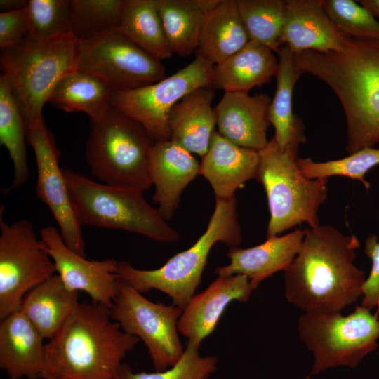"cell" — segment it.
<instances>
[{"label": "cell", "mask_w": 379, "mask_h": 379, "mask_svg": "<svg viewBox=\"0 0 379 379\" xmlns=\"http://www.w3.org/2000/svg\"><path fill=\"white\" fill-rule=\"evenodd\" d=\"M360 241L330 225L305 230L284 270V294L304 312H341L361 296L365 272L354 263Z\"/></svg>", "instance_id": "cell-1"}, {"label": "cell", "mask_w": 379, "mask_h": 379, "mask_svg": "<svg viewBox=\"0 0 379 379\" xmlns=\"http://www.w3.org/2000/svg\"><path fill=\"white\" fill-rule=\"evenodd\" d=\"M297 68L338 96L347 124L348 154L379 142V41L346 37L339 51L294 55Z\"/></svg>", "instance_id": "cell-2"}, {"label": "cell", "mask_w": 379, "mask_h": 379, "mask_svg": "<svg viewBox=\"0 0 379 379\" xmlns=\"http://www.w3.org/2000/svg\"><path fill=\"white\" fill-rule=\"evenodd\" d=\"M139 341L112 319L110 308L79 302L45 345L41 379H116L122 359Z\"/></svg>", "instance_id": "cell-3"}, {"label": "cell", "mask_w": 379, "mask_h": 379, "mask_svg": "<svg viewBox=\"0 0 379 379\" xmlns=\"http://www.w3.org/2000/svg\"><path fill=\"white\" fill-rule=\"evenodd\" d=\"M222 242L232 248L242 242L237 199L215 198V205L206 231L185 251L171 257L154 270H140L125 261L118 262L119 278L140 293L152 289L168 295L173 305L184 310L201 281L203 271L213 246Z\"/></svg>", "instance_id": "cell-4"}, {"label": "cell", "mask_w": 379, "mask_h": 379, "mask_svg": "<svg viewBox=\"0 0 379 379\" xmlns=\"http://www.w3.org/2000/svg\"><path fill=\"white\" fill-rule=\"evenodd\" d=\"M86 159L101 183L145 192L152 186L149 161L155 142L138 121L112 105L91 120Z\"/></svg>", "instance_id": "cell-5"}, {"label": "cell", "mask_w": 379, "mask_h": 379, "mask_svg": "<svg viewBox=\"0 0 379 379\" xmlns=\"http://www.w3.org/2000/svg\"><path fill=\"white\" fill-rule=\"evenodd\" d=\"M62 172L81 226L128 231L158 242L179 240L144 192L98 183L70 169Z\"/></svg>", "instance_id": "cell-6"}, {"label": "cell", "mask_w": 379, "mask_h": 379, "mask_svg": "<svg viewBox=\"0 0 379 379\" xmlns=\"http://www.w3.org/2000/svg\"><path fill=\"white\" fill-rule=\"evenodd\" d=\"M258 154L255 178L265 189L270 211L267 238L302 223L319 225L317 213L327 199L328 178L305 177L298 166L297 154L279 148L273 137Z\"/></svg>", "instance_id": "cell-7"}, {"label": "cell", "mask_w": 379, "mask_h": 379, "mask_svg": "<svg viewBox=\"0 0 379 379\" xmlns=\"http://www.w3.org/2000/svg\"><path fill=\"white\" fill-rule=\"evenodd\" d=\"M79 41L68 32L39 43L28 37L2 49L0 66L22 112L26 128L42 117V109L59 80L76 69Z\"/></svg>", "instance_id": "cell-8"}, {"label": "cell", "mask_w": 379, "mask_h": 379, "mask_svg": "<svg viewBox=\"0 0 379 379\" xmlns=\"http://www.w3.org/2000/svg\"><path fill=\"white\" fill-rule=\"evenodd\" d=\"M379 310L357 305L347 316L340 312H304L297 322L299 338L312 352L310 375L337 366L357 367L378 348Z\"/></svg>", "instance_id": "cell-9"}, {"label": "cell", "mask_w": 379, "mask_h": 379, "mask_svg": "<svg viewBox=\"0 0 379 379\" xmlns=\"http://www.w3.org/2000/svg\"><path fill=\"white\" fill-rule=\"evenodd\" d=\"M213 69L212 63L196 53L192 62L159 81L138 88L112 91L111 105L140 123L155 142L168 140L171 109L194 91L211 87Z\"/></svg>", "instance_id": "cell-10"}, {"label": "cell", "mask_w": 379, "mask_h": 379, "mask_svg": "<svg viewBox=\"0 0 379 379\" xmlns=\"http://www.w3.org/2000/svg\"><path fill=\"white\" fill-rule=\"evenodd\" d=\"M110 311L125 333L143 341L155 371L166 370L180 360L185 351L178 333L182 309L153 302L119 278Z\"/></svg>", "instance_id": "cell-11"}, {"label": "cell", "mask_w": 379, "mask_h": 379, "mask_svg": "<svg viewBox=\"0 0 379 379\" xmlns=\"http://www.w3.org/2000/svg\"><path fill=\"white\" fill-rule=\"evenodd\" d=\"M0 320L20 310L25 295L56 272L32 222L0 218Z\"/></svg>", "instance_id": "cell-12"}, {"label": "cell", "mask_w": 379, "mask_h": 379, "mask_svg": "<svg viewBox=\"0 0 379 379\" xmlns=\"http://www.w3.org/2000/svg\"><path fill=\"white\" fill-rule=\"evenodd\" d=\"M79 42L77 69L100 77L113 91L141 88L166 77L161 60L117 30Z\"/></svg>", "instance_id": "cell-13"}, {"label": "cell", "mask_w": 379, "mask_h": 379, "mask_svg": "<svg viewBox=\"0 0 379 379\" xmlns=\"http://www.w3.org/2000/svg\"><path fill=\"white\" fill-rule=\"evenodd\" d=\"M27 140L36 159V197L49 208L67 246L86 258L81 225L62 169L59 166L60 151L43 117L34 120L27 128Z\"/></svg>", "instance_id": "cell-14"}, {"label": "cell", "mask_w": 379, "mask_h": 379, "mask_svg": "<svg viewBox=\"0 0 379 379\" xmlns=\"http://www.w3.org/2000/svg\"><path fill=\"white\" fill-rule=\"evenodd\" d=\"M40 237L65 286L70 291H84L91 301L111 309L118 293V262L86 260L67 246L53 226L41 228Z\"/></svg>", "instance_id": "cell-15"}, {"label": "cell", "mask_w": 379, "mask_h": 379, "mask_svg": "<svg viewBox=\"0 0 379 379\" xmlns=\"http://www.w3.org/2000/svg\"><path fill=\"white\" fill-rule=\"evenodd\" d=\"M253 291L245 275L218 276L191 298L178 321V332L200 345L214 331L226 307L233 301L247 302Z\"/></svg>", "instance_id": "cell-16"}, {"label": "cell", "mask_w": 379, "mask_h": 379, "mask_svg": "<svg viewBox=\"0 0 379 379\" xmlns=\"http://www.w3.org/2000/svg\"><path fill=\"white\" fill-rule=\"evenodd\" d=\"M271 98L265 93L225 92L215 107L218 133L240 147L259 152L268 143Z\"/></svg>", "instance_id": "cell-17"}, {"label": "cell", "mask_w": 379, "mask_h": 379, "mask_svg": "<svg viewBox=\"0 0 379 379\" xmlns=\"http://www.w3.org/2000/svg\"><path fill=\"white\" fill-rule=\"evenodd\" d=\"M324 0H287L280 44L295 55L339 51L346 39L326 13Z\"/></svg>", "instance_id": "cell-18"}, {"label": "cell", "mask_w": 379, "mask_h": 379, "mask_svg": "<svg viewBox=\"0 0 379 379\" xmlns=\"http://www.w3.org/2000/svg\"><path fill=\"white\" fill-rule=\"evenodd\" d=\"M199 163L192 153L170 140L155 142L151 152L149 173L157 210L167 222L178 209L188 185L199 175Z\"/></svg>", "instance_id": "cell-19"}, {"label": "cell", "mask_w": 379, "mask_h": 379, "mask_svg": "<svg viewBox=\"0 0 379 379\" xmlns=\"http://www.w3.org/2000/svg\"><path fill=\"white\" fill-rule=\"evenodd\" d=\"M305 230L297 229L282 236L267 238L261 244L248 248H231L230 263L215 269L218 276L243 274L256 290L265 279L279 271H284L298 254Z\"/></svg>", "instance_id": "cell-20"}, {"label": "cell", "mask_w": 379, "mask_h": 379, "mask_svg": "<svg viewBox=\"0 0 379 379\" xmlns=\"http://www.w3.org/2000/svg\"><path fill=\"white\" fill-rule=\"evenodd\" d=\"M258 164V152L235 145L215 131L201 157L199 175L208 180L215 198L230 199L247 181L255 178Z\"/></svg>", "instance_id": "cell-21"}, {"label": "cell", "mask_w": 379, "mask_h": 379, "mask_svg": "<svg viewBox=\"0 0 379 379\" xmlns=\"http://www.w3.org/2000/svg\"><path fill=\"white\" fill-rule=\"evenodd\" d=\"M44 337L20 310L0 324V367L9 379H41L45 360Z\"/></svg>", "instance_id": "cell-22"}, {"label": "cell", "mask_w": 379, "mask_h": 379, "mask_svg": "<svg viewBox=\"0 0 379 379\" xmlns=\"http://www.w3.org/2000/svg\"><path fill=\"white\" fill-rule=\"evenodd\" d=\"M211 87L198 88L184 97L171 109L168 118L169 140L192 154L203 157L217 125L212 107Z\"/></svg>", "instance_id": "cell-23"}, {"label": "cell", "mask_w": 379, "mask_h": 379, "mask_svg": "<svg viewBox=\"0 0 379 379\" xmlns=\"http://www.w3.org/2000/svg\"><path fill=\"white\" fill-rule=\"evenodd\" d=\"M277 88L268 111V118L274 126V138L282 149H290L298 154L299 145L305 142L302 121L293 111V91L299 77L303 74L294 61V54L289 47H280Z\"/></svg>", "instance_id": "cell-24"}, {"label": "cell", "mask_w": 379, "mask_h": 379, "mask_svg": "<svg viewBox=\"0 0 379 379\" xmlns=\"http://www.w3.org/2000/svg\"><path fill=\"white\" fill-rule=\"evenodd\" d=\"M278 61L268 47L249 41L241 49L215 65L211 87L225 92H246L276 77Z\"/></svg>", "instance_id": "cell-25"}, {"label": "cell", "mask_w": 379, "mask_h": 379, "mask_svg": "<svg viewBox=\"0 0 379 379\" xmlns=\"http://www.w3.org/2000/svg\"><path fill=\"white\" fill-rule=\"evenodd\" d=\"M78 299L79 292L69 290L54 274L25 295L20 310L44 339L50 340L74 312Z\"/></svg>", "instance_id": "cell-26"}, {"label": "cell", "mask_w": 379, "mask_h": 379, "mask_svg": "<svg viewBox=\"0 0 379 379\" xmlns=\"http://www.w3.org/2000/svg\"><path fill=\"white\" fill-rule=\"evenodd\" d=\"M249 41L237 0H221L214 9L204 15L195 53L215 66L241 49Z\"/></svg>", "instance_id": "cell-27"}, {"label": "cell", "mask_w": 379, "mask_h": 379, "mask_svg": "<svg viewBox=\"0 0 379 379\" xmlns=\"http://www.w3.org/2000/svg\"><path fill=\"white\" fill-rule=\"evenodd\" d=\"M112 91L100 77L76 69L59 80L48 102L65 112H83L97 120L110 107Z\"/></svg>", "instance_id": "cell-28"}, {"label": "cell", "mask_w": 379, "mask_h": 379, "mask_svg": "<svg viewBox=\"0 0 379 379\" xmlns=\"http://www.w3.org/2000/svg\"><path fill=\"white\" fill-rule=\"evenodd\" d=\"M159 60L173 55L158 11L157 0H124L116 29Z\"/></svg>", "instance_id": "cell-29"}, {"label": "cell", "mask_w": 379, "mask_h": 379, "mask_svg": "<svg viewBox=\"0 0 379 379\" xmlns=\"http://www.w3.org/2000/svg\"><path fill=\"white\" fill-rule=\"evenodd\" d=\"M27 128L20 105L6 78L0 76V144L9 153L13 179L7 191L18 190L29 177L25 138Z\"/></svg>", "instance_id": "cell-30"}, {"label": "cell", "mask_w": 379, "mask_h": 379, "mask_svg": "<svg viewBox=\"0 0 379 379\" xmlns=\"http://www.w3.org/2000/svg\"><path fill=\"white\" fill-rule=\"evenodd\" d=\"M157 4L171 53L187 57L196 52L205 15L197 0H157Z\"/></svg>", "instance_id": "cell-31"}, {"label": "cell", "mask_w": 379, "mask_h": 379, "mask_svg": "<svg viewBox=\"0 0 379 379\" xmlns=\"http://www.w3.org/2000/svg\"><path fill=\"white\" fill-rule=\"evenodd\" d=\"M124 0H69V32L79 41L116 30Z\"/></svg>", "instance_id": "cell-32"}, {"label": "cell", "mask_w": 379, "mask_h": 379, "mask_svg": "<svg viewBox=\"0 0 379 379\" xmlns=\"http://www.w3.org/2000/svg\"><path fill=\"white\" fill-rule=\"evenodd\" d=\"M238 11L250 41L279 53L286 1L237 0Z\"/></svg>", "instance_id": "cell-33"}, {"label": "cell", "mask_w": 379, "mask_h": 379, "mask_svg": "<svg viewBox=\"0 0 379 379\" xmlns=\"http://www.w3.org/2000/svg\"><path fill=\"white\" fill-rule=\"evenodd\" d=\"M298 166L307 178H328L339 175L360 181L366 190L371 187L366 174L379 165V149L364 147L347 157L326 161H315L310 157L298 158Z\"/></svg>", "instance_id": "cell-34"}, {"label": "cell", "mask_w": 379, "mask_h": 379, "mask_svg": "<svg viewBox=\"0 0 379 379\" xmlns=\"http://www.w3.org/2000/svg\"><path fill=\"white\" fill-rule=\"evenodd\" d=\"M199 346L187 340L180 360L162 371L134 373L128 364L123 363L116 379H209L216 369L218 359L214 356H201Z\"/></svg>", "instance_id": "cell-35"}, {"label": "cell", "mask_w": 379, "mask_h": 379, "mask_svg": "<svg viewBox=\"0 0 379 379\" xmlns=\"http://www.w3.org/2000/svg\"><path fill=\"white\" fill-rule=\"evenodd\" d=\"M26 11L28 38L35 42L49 41L69 32V0H29Z\"/></svg>", "instance_id": "cell-36"}, {"label": "cell", "mask_w": 379, "mask_h": 379, "mask_svg": "<svg viewBox=\"0 0 379 379\" xmlns=\"http://www.w3.org/2000/svg\"><path fill=\"white\" fill-rule=\"evenodd\" d=\"M323 6L330 20L345 37L379 41V20L359 2L324 0Z\"/></svg>", "instance_id": "cell-37"}, {"label": "cell", "mask_w": 379, "mask_h": 379, "mask_svg": "<svg viewBox=\"0 0 379 379\" xmlns=\"http://www.w3.org/2000/svg\"><path fill=\"white\" fill-rule=\"evenodd\" d=\"M364 253L371 260V272L362 287L361 305L372 310H379V241L374 234H369L365 239Z\"/></svg>", "instance_id": "cell-38"}, {"label": "cell", "mask_w": 379, "mask_h": 379, "mask_svg": "<svg viewBox=\"0 0 379 379\" xmlns=\"http://www.w3.org/2000/svg\"><path fill=\"white\" fill-rule=\"evenodd\" d=\"M29 36L26 8L0 13V48H10L23 43Z\"/></svg>", "instance_id": "cell-39"}, {"label": "cell", "mask_w": 379, "mask_h": 379, "mask_svg": "<svg viewBox=\"0 0 379 379\" xmlns=\"http://www.w3.org/2000/svg\"><path fill=\"white\" fill-rule=\"evenodd\" d=\"M27 0H1V13L25 9L27 7Z\"/></svg>", "instance_id": "cell-40"}, {"label": "cell", "mask_w": 379, "mask_h": 379, "mask_svg": "<svg viewBox=\"0 0 379 379\" xmlns=\"http://www.w3.org/2000/svg\"><path fill=\"white\" fill-rule=\"evenodd\" d=\"M358 2L379 20V0H360Z\"/></svg>", "instance_id": "cell-41"}, {"label": "cell", "mask_w": 379, "mask_h": 379, "mask_svg": "<svg viewBox=\"0 0 379 379\" xmlns=\"http://www.w3.org/2000/svg\"><path fill=\"white\" fill-rule=\"evenodd\" d=\"M197 1L204 13H206L214 9L221 0H197Z\"/></svg>", "instance_id": "cell-42"}, {"label": "cell", "mask_w": 379, "mask_h": 379, "mask_svg": "<svg viewBox=\"0 0 379 379\" xmlns=\"http://www.w3.org/2000/svg\"><path fill=\"white\" fill-rule=\"evenodd\" d=\"M310 376L311 375H310L307 376L305 379H310Z\"/></svg>", "instance_id": "cell-43"}, {"label": "cell", "mask_w": 379, "mask_h": 379, "mask_svg": "<svg viewBox=\"0 0 379 379\" xmlns=\"http://www.w3.org/2000/svg\"><path fill=\"white\" fill-rule=\"evenodd\" d=\"M378 355H379V353H378Z\"/></svg>", "instance_id": "cell-44"}]
</instances>
